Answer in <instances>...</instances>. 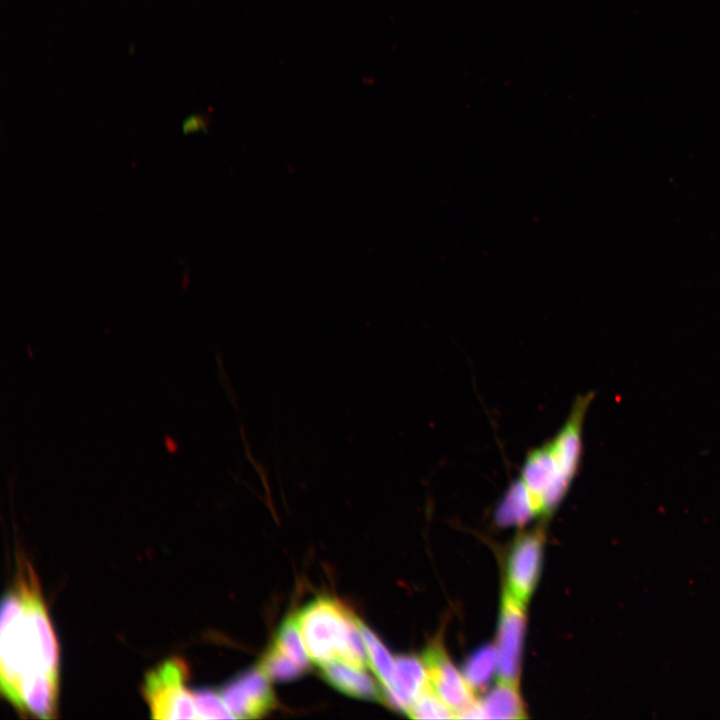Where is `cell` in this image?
I'll return each instance as SVG.
<instances>
[{"mask_svg": "<svg viewBox=\"0 0 720 720\" xmlns=\"http://www.w3.org/2000/svg\"><path fill=\"white\" fill-rule=\"evenodd\" d=\"M482 718H525L518 685L499 681L498 685L478 701Z\"/></svg>", "mask_w": 720, "mask_h": 720, "instance_id": "obj_11", "label": "cell"}, {"mask_svg": "<svg viewBox=\"0 0 720 720\" xmlns=\"http://www.w3.org/2000/svg\"><path fill=\"white\" fill-rule=\"evenodd\" d=\"M0 657L1 692L14 707L25 680L59 674L57 639L28 563L20 567L16 585L3 598Z\"/></svg>", "mask_w": 720, "mask_h": 720, "instance_id": "obj_1", "label": "cell"}, {"mask_svg": "<svg viewBox=\"0 0 720 720\" xmlns=\"http://www.w3.org/2000/svg\"><path fill=\"white\" fill-rule=\"evenodd\" d=\"M543 534L540 530L521 535L507 562L505 592L522 605L532 594L541 567Z\"/></svg>", "mask_w": 720, "mask_h": 720, "instance_id": "obj_7", "label": "cell"}, {"mask_svg": "<svg viewBox=\"0 0 720 720\" xmlns=\"http://www.w3.org/2000/svg\"><path fill=\"white\" fill-rule=\"evenodd\" d=\"M429 687L424 661L414 656L395 658L392 682L382 690L383 699L392 708L407 712L416 698Z\"/></svg>", "mask_w": 720, "mask_h": 720, "instance_id": "obj_9", "label": "cell"}, {"mask_svg": "<svg viewBox=\"0 0 720 720\" xmlns=\"http://www.w3.org/2000/svg\"><path fill=\"white\" fill-rule=\"evenodd\" d=\"M321 667V677L340 692L364 700L382 701L383 694L366 669L355 668L340 661H332Z\"/></svg>", "mask_w": 720, "mask_h": 720, "instance_id": "obj_10", "label": "cell"}, {"mask_svg": "<svg viewBox=\"0 0 720 720\" xmlns=\"http://www.w3.org/2000/svg\"><path fill=\"white\" fill-rule=\"evenodd\" d=\"M429 686L455 713L456 718H472L477 700L474 689L440 646L430 648L424 657Z\"/></svg>", "mask_w": 720, "mask_h": 720, "instance_id": "obj_5", "label": "cell"}, {"mask_svg": "<svg viewBox=\"0 0 720 720\" xmlns=\"http://www.w3.org/2000/svg\"><path fill=\"white\" fill-rule=\"evenodd\" d=\"M220 695L234 718H260L275 706L269 677L259 666L225 684Z\"/></svg>", "mask_w": 720, "mask_h": 720, "instance_id": "obj_6", "label": "cell"}, {"mask_svg": "<svg viewBox=\"0 0 720 720\" xmlns=\"http://www.w3.org/2000/svg\"><path fill=\"white\" fill-rule=\"evenodd\" d=\"M594 392L578 395L559 430L528 451L510 486L532 506L536 516L554 510L568 492L581 466L583 427Z\"/></svg>", "mask_w": 720, "mask_h": 720, "instance_id": "obj_2", "label": "cell"}, {"mask_svg": "<svg viewBox=\"0 0 720 720\" xmlns=\"http://www.w3.org/2000/svg\"><path fill=\"white\" fill-rule=\"evenodd\" d=\"M188 668L180 658L167 659L146 673L142 692L153 719H198L193 693L185 686Z\"/></svg>", "mask_w": 720, "mask_h": 720, "instance_id": "obj_4", "label": "cell"}, {"mask_svg": "<svg viewBox=\"0 0 720 720\" xmlns=\"http://www.w3.org/2000/svg\"><path fill=\"white\" fill-rule=\"evenodd\" d=\"M295 617L311 661L319 666L340 661L367 669L369 661L360 620L338 601L319 597Z\"/></svg>", "mask_w": 720, "mask_h": 720, "instance_id": "obj_3", "label": "cell"}, {"mask_svg": "<svg viewBox=\"0 0 720 720\" xmlns=\"http://www.w3.org/2000/svg\"><path fill=\"white\" fill-rule=\"evenodd\" d=\"M360 630L365 642L369 666L378 678L381 689H387L393 678L395 659L379 638L360 621Z\"/></svg>", "mask_w": 720, "mask_h": 720, "instance_id": "obj_12", "label": "cell"}, {"mask_svg": "<svg viewBox=\"0 0 720 720\" xmlns=\"http://www.w3.org/2000/svg\"><path fill=\"white\" fill-rule=\"evenodd\" d=\"M406 713L416 719L456 718L454 711L432 691L430 686L416 698Z\"/></svg>", "mask_w": 720, "mask_h": 720, "instance_id": "obj_16", "label": "cell"}, {"mask_svg": "<svg viewBox=\"0 0 720 720\" xmlns=\"http://www.w3.org/2000/svg\"><path fill=\"white\" fill-rule=\"evenodd\" d=\"M259 667L269 679L275 681L294 680L307 671L273 643L262 657Z\"/></svg>", "mask_w": 720, "mask_h": 720, "instance_id": "obj_14", "label": "cell"}, {"mask_svg": "<svg viewBox=\"0 0 720 720\" xmlns=\"http://www.w3.org/2000/svg\"><path fill=\"white\" fill-rule=\"evenodd\" d=\"M497 664L496 647H485L469 659L463 674L474 690L479 689L488 683L495 671L497 672Z\"/></svg>", "mask_w": 720, "mask_h": 720, "instance_id": "obj_15", "label": "cell"}, {"mask_svg": "<svg viewBox=\"0 0 720 720\" xmlns=\"http://www.w3.org/2000/svg\"><path fill=\"white\" fill-rule=\"evenodd\" d=\"M273 644L308 671L311 659L306 650L295 616L287 617L280 624Z\"/></svg>", "mask_w": 720, "mask_h": 720, "instance_id": "obj_13", "label": "cell"}, {"mask_svg": "<svg viewBox=\"0 0 720 720\" xmlns=\"http://www.w3.org/2000/svg\"><path fill=\"white\" fill-rule=\"evenodd\" d=\"M198 719L234 718L221 695L210 689L193 693Z\"/></svg>", "mask_w": 720, "mask_h": 720, "instance_id": "obj_17", "label": "cell"}, {"mask_svg": "<svg viewBox=\"0 0 720 720\" xmlns=\"http://www.w3.org/2000/svg\"><path fill=\"white\" fill-rule=\"evenodd\" d=\"M525 605L504 591L496 651L497 673L503 682L518 685L520 659L525 629Z\"/></svg>", "mask_w": 720, "mask_h": 720, "instance_id": "obj_8", "label": "cell"}, {"mask_svg": "<svg viewBox=\"0 0 720 720\" xmlns=\"http://www.w3.org/2000/svg\"><path fill=\"white\" fill-rule=\"evenodd\" d=\"M182 128L185 134L206 131L208 120L201 114H191L183 121Z\"/></svg>", "mask_w": 720, "mask_h": 720, "instance_id": "obj_18", "label": "cell"}]
</instances>
